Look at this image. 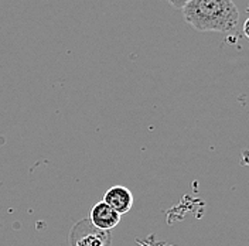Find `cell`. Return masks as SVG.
<instances>
[{"instance_id":"obj_1","label":"cell","mask_w":249,"mask_h":246,"mask_svg":"<svg viewBox=\"0 0 249 246\" xmlns=\"http://www.w3.org/2000/svg\"><path fill=\"white\" fill-rule=\"evenodd\" d=\"M187 23L198 31L232 33L239 12L232 0H191L181 9Z\"/></svg>"},{"instance_id":"obj_2","label":"cell","mask_w":249,"mask_h":246,"mask_svg":"<svg viewBox=\"0 0 249 246\" xmlns=\"http://www.w3.org/2000/svg\"><path fill=\"white\" fill-rule=\"evenodd\" d=\"M71 246H110V232L95 228L89 219H82L74 225L70 233Z\"/></svg>"},{"instance_id":"obj_3","label":"cell","mask_w":249,"mask_h":246,"mask_svg":"<svg viewBox=\"0 0 249 246\" xmlns=\"http://www.w3.org/2000/svg\"><path fill=\"white\" fill-rule=\"evenodd\" d=\"M89 222L101 231L110 232V229L118 227V224L121 222V215L113 208H110L107 202L101 201L92 207L89 214Z\"/></svg>"},{"instance_id":"obj_4","label":"cell","mask_w":249,"mask_h":246,"mask_svg":"<svg viewBox=\"0 0 249 246\" xmlns=\"http://www.w3.org/2000/svg\"><path fill=\"white\" fill-rule=\"evenodd\" d=\"M104 202H107L119 215H124L127 214L133 207V195L130 190L124 185H113L105 193Z\"/></svg>"},{"instance_id":"obj_5","label":"cell","mask_w":249,"mask_h":246,"mask_svg":"<svg viewBox=\"0 0 249 246\" xmlns=\"http://www.w3.org/2000/svg\"><path fill=\"white\" fill-rule=\"evenodd\" d=\"M190 1L191 0H169V3L173 7H176V9H183L187 3H190Z\"/></svg>"},{"instance_id":"obj_6","label":"cell","mask_w":249,"mask_h":246,"mask_svg":"<svg viewBox=\"0 0 249 246\" xmlns=\"http://www.w3.org/2000/svg\"><path fill=\"white\" fill-rule=\"evenodd\" d=\"M244 33H245V35L249 38V17L245 20V23H244Z\"/></svg>"},{"instance_id":"obj_7","label":"cell","mask_w":249,"mask_h":246,"mask_svg":"<svg viewBox=\"0 0 249 246\" xmlns=\"http://www.w3.org/2000/svg\"><path fill=\"white\" fill-rule=\"evenodd\" d=\"M248 12H249V7H248Z\"/></svg>"}]
</instances>
